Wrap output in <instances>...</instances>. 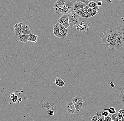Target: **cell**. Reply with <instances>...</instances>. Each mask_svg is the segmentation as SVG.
I'll return each instance as SVG.
<instances>
[{
  "label": "cell",
  "instance_id": "cell-47",
  "mask_svg": "<svg viewBox=\"0 0 124 121\" xmlns=\"http://www.w3.org/2000/svg\"><path fill=\"white\" fill-rule=\"evenodd\" d=\"M119 0V1H120L122 0Z\"/></svg>",
  "mask_w": 124,
  "mask_h": 121
},
{
  "label": "cell",
  "instance_id": "cell-27",
  "mask_svg": "<svg viewBox=\"0 0 124 121\" xmlns=\"http://www.w3.org/2000/svg\"><path fill=\"white\" fill-rule=\"evenodd\" d=\"M74 2H77V1H79V2H82V3H84L86 5H88L89 3V0H73Z\"/></svg>",
  "mask_w": 124,
  "mask_h": 121
},
{
  "label": "cell",
  "instance_id": "cell-8",
  "mask_svg": "<svg viewBox=\"0 0 124 121\" xmlns=\"http://www.w3.org/2000/svg\"><path fill=\"white\" fill-rule=\"evenodd\" d=\"M42 106L45 108L47 110H51L57 111L55 105L53 102H46L44 101H42Z\"/></svg>",
  "mask_w": 124,
  "mask_h": 121
},
{
  "label": "cell",
  "instance_id": "cell-22",
  "mask_svg": "<svg viewBox=\"0 0 124 121\" xmlns=\"http://www.w3.org/2000/svg\"><path fill=\"white\" fill-rule=\"evenodd\" d=\"M79 16L81 17L82 18H86V19H88L92 17V15H91L87 11L82 13Z\"/></svg>",
  "mask_w": 124,
  "mask_h": 121
},
{
  "label": "cell",
  "instance_id": "cell-7",
  "mask_svg": "<svg viewBox=\"0 0 124 121\" xmlns=\"http://www.w3.org/2000/svg\"><path fill=\"white\" fill-rule=\"evenodd\" d=\"M58 22L62 26H63L66 28H67L70 26L67 15L63 14L62 15L59 19H58Z\"/></svg>",
  "mask_w": 124,
  "mask_h": 121
},
{
  "label": "cell",
  "instance_id": "cell-39",
  "mask_svg": "<svg viewBox=\"0 0 124 121\" xmlns=\"http://www.w3.org/2000/svg\"><path fill=\"white\" fill-rule=\"evenodd\" d=\"M104 2L108 4H111L112 3L113 0H103Z\"/></svg>",
  "mask_w": 124,
  "mask_h": 121
},
{
  "label": "cell",
  "instance_id": "cell-43",
  "mask_svg": "<svg viewBox=\"0 0 124 121\" xmlns=\"http://www.w3.org/2000/svg\"><path fill=\"white\" fill-rule=\"evenodd\" d=\"M18 101H19L20 102L22 101V98H19L18 99Z\"/></svg>",
  "mask_w": 124,
  "mask_h": 121
},
{
  "label": "cell",
  "instance_id": "cell-31",
  "mask_svg": "<svg viewBox=\"0 0 124 121\" xmlns=\"http://www.w3.org/2000/svg\"><path fill=\"white\" fill-rule=\"evenodd\" d=\"M105 111V110H104ZM109 113L107 111H104L102 113V115L104 117H107L109 116Z\"/></svg>",
  "mask_w": 124,
  "mask_h": 121
},
{
  "label": "cell",
  "instance_id": "cell-33",
  "mask_svg": "<svg viewBox=\"0 0 124 121\" xmlns=\"http://www.w3.org/2000/svg\"><path fill=\"white\" fill-rule=\"evenodd\" d=\"M112 121V119L111 117L109 116L107 117H104V121Z\"/></svg>",
  "mask_w": 124,
  "mask_h": 121
},
{
  "label": "cell",
  "instance_id": "cell-15",
  "mask_svg": "<svg viewBox=\"0 0 124 121\" xmlns=\"http://www.w3.org/2000/svg\"><path fill=\"white\" fill-rule=\"evenodd\" d=\"M30 37V34L28 35H21L18 36V41L22 43H27L28 41V39Z\"/></svg>",
  "mask_w": 124,
  "mask_h": 121
},
{
  "label": "cell",
  "instance_id": "cell-11",
  "mask_svg": "<svg viewBox=\"0 0 124 121\" xmlns=\"http://www.w3.org/2000/svg\"><path fill=\"white\" fill-rule=\"evenodd\" d=\"M23 24V23L22 22L17 23L14 26L15 33L16 35L18 36L22 34L23 32L21 29V26Z\"/></svg>",
  "mask_w": 124,
  "mask_h": 121
},
{
  "label": "cell",
  "instance_id": "cell-29",
  "mask_svg": "<svg viewBox=\"0 0 124 121\" xmlns=\"http://www.w3.org/2000/svg\"><path fill=\"white\" fill-rule=\"evenodd\" d=\"M47 114L50 116H53L54 114V112L53 110H47Z\"/></svg>",
  "mask_w": 124,
  "mask_h": 121
},
{
  "label": "cell",
  "instance_id": "cell-6",
  "mask_svg": "<svg viewBox=\"0 0 124 121\" xmlns=\"http://www.w3.org/2000/svg\"><path fill=\"white\" fill-rule=\"evenodd\" d=\"M73 11V3L70 1H66L65 2L61 13L68 15Z\"/></svg>",
  "mask_w": 124,
  "mask_h": 121
},
{
  "label": "cell",
  "instance_id": "cell-41",
  "mask_svg": "<svg viewBox=\"0 0 124 121\" xmlns=\"http://www.w3.org/2000/svg\"><path fill=\"white\" fill-rule=\"evenodd\" d=\"M15 93H12L10 95V97L12 99H13L15 97Z\"/></svg>",
  "mask_w": 124,
  "mask_h": 121
},
{
  "label": "cell",
  "instance_id": "cell-10",
  "mask_svg": "<svg viewBox=\"0 0 124 121\" xmlns=\"http://www.w3.org/2000/svg\"><path fill=\"white\" fill-rule=\"evenodd\" d=\"M66 108L67 112L69 114H75L76 109L72 102H71L67 103L66 105Z\"/></svg>",
  "mask_w": 124,
  "mask_h": 121
},
{
  "label": "cell",
  "instance_id": "cell-30",
  "mask_svg": "<svg viewBox=\"0 0 124 121\" xmlns=\"http://www.w3.org/2000/svg\"><path fill=\"white\" fill-rule=\"evenodd\" d=\"M61 78H60L58 77H56L55 79V83L56 84V85L57 86H59V87H60V80H61Z\"/></svg>",
  "mask_w": 124,
  "mask_h": 121
},
{
  "label": "cell",
  "instance_id": "cell-1",
  "mask_svg": "<svg viewBox=\"0 0 124 121\" xmlns=\"http://www.w3.org/2000/svg\"><path fill=\"white\" fill-rule=\"evenodd\" d=\"M124 44L119 38H115L107 44L103 45L106 49L110 51H114L122 47Z\"/></svg>",
  "mask_w": 124,
  "mask_h": 121
},
{
  "label": "cell",
  "instance_id": "cell-23",
  "mask_svg": "<svg viewBox=\"0 0 124 121\" xmlns=\"http://www.w3.org/2000/svg\"><path fill=\"white\" fill-rule=\"evenodd\" d=\"M83 103L80 102V103H77V104H74L75 106L76 110L78 112H79L82 108L83 106Z\"/></svg>",
  "mask_w": 124,
  "mask_h": 121
},
{
  "label": "cell",
  "instance_id": "cell-40",
  "mask_svg": "<svg viewBox=\"0 0 124 121\" xmlns=\"http://www.w3.org/2000/svg\"><path fill=\"white\" fill-rule=\"evenodd\" d=\"M104 117L102 115L101 117L96 121H104Z\"/></svg>",
  "mask_w": 124,
  "mask_h": 121
},
{
  "label": "cell",
  "instance_id": "cell-3",
  "mask_svg": "<svg viewBox=\"0 0 124 121\" xmlns=\"http://www.w3.org/2000/svg\"><path fill=\"white\" fill-rule=\"evenodd\" d=\"M114 34L117 38L120 39L124 44V25L121 24L119 26L112 29Z\"/></svg>",
  "mask_w": 124,
  "mask_h": 121
},
{
  "label": "cell",
  "instance_id": "cell-18",
  "mask_svg": "<svg viewBox=\"0 0 124 121\" xmlns=\"http://www.w3.org/2000/svg\"><path fill=\"white\" fill-rule=\"evenodd\" d=\"M83 24L81 23L80 25H78L77 27V29H79L80 31H88L89 29V25L88 26H86V25H84V21H82Z\"/></svg>",
  "mask_w": 124,
  "mask_h": 121
},
{
  "label": "cell",
  "instance_id": "cell-2",
  "mask_svg": "<svg viewBox=\"0 0 124 121\" xmlns=\"http://www.w3.org/2000/svg\"><path fill=\"white\" fill-rule=\"evenodd\" d=\"M67 15L70 27H72L75 25L78 24L79 21V16L74 11L69 13Z\"/></svg>",
  "mask_w": 124,
  "mask_h": 121
},
{
  "label": "cell",
  "instance_id": "cell-17",
  "mask_svg": "<svg viewBox=\"0 0 124 121\" xmlns=\"http://www.w3.org/2000/svg\"><path fill=\"white\" fill-rule=\"evenodd\" d=\"M87 5L89 6V8H90L98 12L100 10L96 3L94 1H92L89 2Z\"/></svg>",
  "mask_w": 124,
  "mask_h": 121
},
{
  "label": "cell",
  "instance_id": "cell-24",
  "mask_svg": "<svg viewBox=\"0 0 124 121\" xmlns=\"http://www.w3.org/2000/svg\"><path fill=\"white\" fill-rule=\"evenodd\" d=\"M87 11L89 12L91 15H92V17L95 16V15H96L97 13V11L93 10V9L90 8H89L87 9Z\"/></svg>",
  "mask_w": 124,
  "mask_h": 121
},
{
  "label": "cell",
  "instance_id": "cell-45",
  "mask_svg": "<svg viewBox=\"0 0 124 121\" xmlns=\"http://www.w3.org/2000/svg\"><path fill=\"white\" fill-rule=\"evenodd\" d=\"M17 102L18 103H19V102H19V101H18Z\"/></svg>",
  "mask_w": 124,
  "mask_h": 121
},
{
  "label": "cell",
  "instance_id": "cell-14",
  "mask_svg": "<svg viewBox=\"0 0 124 121\" xmlns=\"http://www.w3.org/2000/svg\"><path fill=\"white\" fill-rule=\"evenodd\" d=\"M21 29L22 30L23 33L22 34L24 35H28L31 33L30 29L28 25L26 24H23L21 26Z\"/></svg>",
  "mask_w": 124,
  "mask_h": 121
},
{
  "label": "cell",
  "instance_id": "cell-48",
  "mask_svg": "<svg viewBox=\"0 0 124 121\" xmlns=\"http://www.w3.org/2000/svg\"><path fill=\"white\" fill-rule=\"evenodd\" d=\"M1 75V74H0V76Z\"/></svg>",
  "mask_w": 124,
  "mask_h": 121
},
{
  "label": "cell",
  "instance_id": "cell-16",
  "mask_svg": "<svg viewBox=\"0 0 124 121\" xmlns=\"http://www.w3.org/2000/svg\"><path fill=\"white\" fill-rule=\"evenodd\" d=\"M104 111L103 110L102 111L100 110H97L96 113L92 118V119L90 121H96L98 120L102 116V113Z\"/></svg>",
  "mask_w": 124,
  "mask_h": 121
},
{
  "label": "cell",
  "instance_id": "cell-37",
  "mask_svg": "<svg viewBox=\"0 0 124 121\" xmlns=\"http://www.w3.org/2000/svg\"><path fill=\"white\" fill-rule=\"evenodd\" d=\"M124 117L122 116L119 113H118V121L119 120H121V119L124 118Z\"/></svg>",
  "mask_w": 124,
  "mask_h": 121
},
{
  "label": "cell",
  "instance_id": "cell-26",
  "mask_svg": "<svg viewBox=\"0 0 124 121\" xmlns=\"http://www.w3.org/2000/svg\"><path fill=\"white\" fill-rule=\"evenodd\" d=\"M111 118L112 121H118V113L112 114L111 116Z\"/></svg>",
  "mask_w": 124,
  "mask_h": 121
},
{
  "label": "cell",
  "instance_id": "cell-20",
  "mask_svg": "<svg viewBox=\"0 0 124 121\" xmlns=\"http://www.w3.org/2000/svg\"><path fill=\"white\" fill-rule=\"evenodd\" d=\"M72 102L74 104L80 103V102H82V103L83 102V101L82 97L78 96L74 97L72 99Z\"/></svg>",
  "mask_w": 124,
  "mask_h": 121
},
{
  "label": "cell",
  "instance_id": "cell-49",
  "mask_svg": "<svg viewBox=\"0 0 124 121\" xmlns=\"http://www.w3.org/2000/svg\"></svg>",
  "mask_w": 124,
  "mask_h": 121
},
{
  "label": "cell",
  "instance_id": "cell-21",
  "mask_svg": "<svg viewBox=\"0 0 124 121\" xmlns=\"http://www.w3.org/2000/svg\"><path fill=\"white\" fill-rule=\"evenodd\" d=\"M89 6L88 5H87L85 7L83 8L80 10H78L74 11V12L77 14L79 16L80 14H81L82 13L85 12V11H87V9L89 8Z\"/></svg>",
  "mask_w": 124,
  "mask_h": 121
},
{
  "label": "cell",
  "instance_id": "cell-42",
  "mask_svg": "<svg viewBox=\"0 0 124 121\" xmlns=\"http://www.w3.org/2000/svg\"><path fill=\"white\" fill-rule=\"evenodd\" d=\"M121 102L122 105H123V107H124V101H121Z\"/></svg>",
  "mask_w": 124,
  "mask_h": 121
},
{
  "label": "cell",
  "instance_id": "cell-9",
  "mask_svg": "<svg viewBox=\"0 0 124 121\" xmlns=\"http://www.w3.org/2000/svg\"><path fill=\"white\" fill-rule=\"evenodd\" d=\"M59 23L57 22L55 25H54L53 27V35L55 37L59 38H64L60 34V33L59 29Z\"/></svg>",
  "mask_w": 124,
  "mask_h": 121
},
{
  "label": "cell",
  "instance_id": "cell-12",
  "mask_svg": "<svg viewBox=\"0 0 124 121\" xmlns=\"http://www.w3.org/2000/svg\"><path fill=\"white\" fill-rule=\"evenodd\" d=\"M86 6V4L82 2L79 1L74 2L73 3V11L78 10L83 8L85 7Z\"/></svg>",
  "mask_w": 124,
  "mask_h": 121
},
{
  "label": "cell",
  "instance_id": "cell-44",
  "mask_svg": "<svg viewBox=\"0 0 124 121\" xmlns=\"http://www.w3.org/2000/svg\"><path fill=\"white\" fill-rule=\"evenodd\" d=\"M118 121H124V118H122V119H121V120H119Z\"/></svg>",
  "mask_w": 124,
  "mask_h": 121
},
{
  "label": "cell",
  "instance_id": "cell-28",
  "mask_svg": "<svg viewBox=\"0 0 124 121\" xmlns=\"http://www.w3.org/2000/svg\"><path fill=\"white\" fill-rule=\"evenodd\" d=\"M120 99L121 100V101H124V90H122L120 94Z\"/></svg>",
  "mask_w": 124,
  "mask_h": 121
},
{
  "label": "cell",
  "instance_id": "cell-4",
  "mask_svg": "<svg viewBox=\"0 0 124 121\" xmlns=\"http://www.w3.org/2000/svg\"><path fill=\"white\" fill-rule=\"evenodd\" d=\"M116 38L115 35L113 33L112 29L108 30L103 33L102 37V42L103 45L107 44L110 41Z\"/></svg>",
  "mask_w": 124,
  "mask_h": 121
},
{
  "label": "cell",
  "instance_id": "cell-46",
  "mask_svg": "<svg viewBox=\"0 0 124 121\" xmlns=\"http://www.w3.org/2000/svg\"><path fill=\"white\" fill-rule=\"evenodd\" d=\"M1 79V77H0V81Z\"/></svg>",
  "mask_w": 124,
  "mask_h": 121
},
{
  "label": "cell",
  "instance_id": "cell-34",
  "mask_svg": "<svg viewBox=\"0 0 124 121\" xmlns=\"http://www.w3.org/2000/svg\"><path fill=\"white\" fill-rule=\"evenodd\" d=\"M65 82L64 81L61 79L60 80V87H63L65 85Z\"/></svg>",
  "mask_w": 124,
  "mask_h": 121
},
{
  "label": "cell",
  "instance_id": "cell-36",
  "mask_svg": "<svg viewBox=\"0 0 124 121\" xmlns=\"http://www.w3.org/2000/svg\"><path fill=\"white\" fill-rule=\"evenodd\" d=\"M96 3L99 6H101L102 5V2L101 0H96Z\"/></svg>",
  "mask_w": 124,
  "mask_h": 121
},
{
  "label": "cell",
  "instance_id": "cell-25",
  "mask_svg": "<svg viewBox=\"0 0 124 121\" xmlns=\"http://www.w3.org/2000/svg\"><path fill=\"white\" fill-rule=\"evenodd\" d=\"M104 110L108 111L109 114H114L116 113V110L114 107H111L108 109H104Z\"/></svg>",
  "mask_w": 124,
  "mask_h": 121
},
{
  "label": "cell",
  "instance_id": "cell-13",
  "mask_svg": "<svg viewBox=\"0 0 124 121\" xmlns=\"http://www.w3.org/2000/svg\"><path fill=\"white\" fill-rule=\"evenodd\" d=\"M59 29L60 33L64 38H66L69 33V30L67 28H66L60 24H59Z\"/></svg>",
  "mask_w": 124,
  "mask_h": 121
},
{
  "label": "cell",
  "instance_id": "cell-38",
  "mask_svg": "<svg viewBox=\"0 0 124 121\" xmlns=\"http://www.w3.org/2000/svg\"><path fill=\"white\" fill-rule=\"evenodd\" d=\"M120 23H121V24L124 25V15L120 19Z\"/></svg>",
  "mask_w": 124,
  "mask_h": 121
},
{
  "label": "cell",
  "instance_id": "cell-5",
  "mask_svg": "<svg viewBox=\"0 0 124 121\" xmlns=\"http://www.w3.org/2000/svg\"><path fill=\"white\" fill-rule=\"evenodd\" d=\"M66 1L65 0H58L54 4L53 12L56 14H59L62 13V9Z\"/></svg>",
  "mask_w": 124,
  "mask_h": 121
},
{
  "label": "cell",
  "instance_id": "cell-35",
  "mask_svg": "<svg viewBox=\"0 0 124 121\" xmlns=\"http://www.w3.org/2000/svg\"><path fill=\"white\" fill-rule=\"evenodd\" d=\"M118 113H119L122 116L124 117V109H121V110H119Z\"/></svg>",
  "mask_w": 124,
  "mask_h": 121
},
{
  "label": "cell",
  "instance_id": "cell-32",
  "mask_svg": "<svg viewBox=\"0 0 124 121\" xmlns=\"http://www.w3.org/2000/svg\"><path fill=\"white\" fill-rule=\"evenodd\" d=\"M18 99V96L17 95L15 94V97L14 98L12 99V102L14 104H15L16 102H17V100Z\"/></svg>",
  "mask_w": 124,
  "mask_h": 121
},
{
  "label": "cell",
  "instance_id": "cell-19",
  "mask_svg": "<svg viewBox=\"0 0 124 121\" xmlns=\"http://www.w3.org/2000/svg\"><path fill=\"white\" fill-rule=\"evenodd\" d=\"M30 37L28 39V41L31 42L36 43L38 40V35H35L32 33H30Z\"/></svg>",
  "mask_w": 124,
  "mask_h": 121
}]
</instances>
